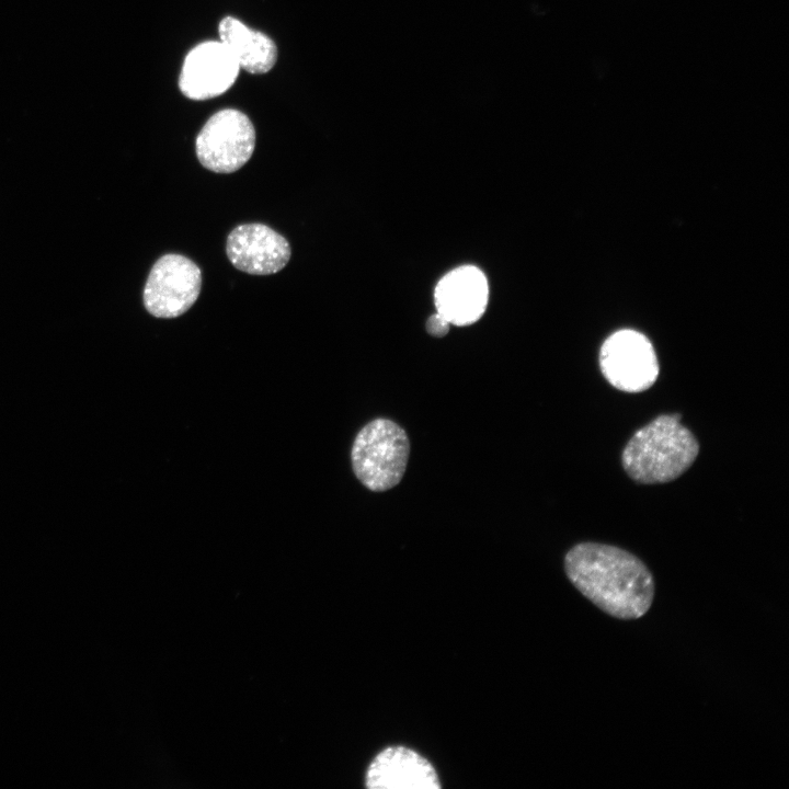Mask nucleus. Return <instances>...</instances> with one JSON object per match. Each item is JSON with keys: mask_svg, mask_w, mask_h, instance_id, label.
<instances>
[{"mask_svg": "<svg viewBox=\"0 0 789 789\" xmlns=\"http://www.w3.org/2000/svg\"><path fill=\"white\" fill-rule=\"evenodd\" d=\"M425 327L428 334L442 338L448 332L449 323L436 312L427 319Z\"/></svg>", "mask_w": 789, "mask_h": 789, "instance_id": "f8f14e48", "label": "nucleus"}, {"mask_svg": "<svg viewBox=\"0 0 789 789\" xmlns=\"http://www.w3.org/2000/svg\"><path fill=\"white\" fill-rule=\"evenodd\" d=\"M365 785L370 789H439L432 764L404 746H389L368 766Z\"/></svg>", "mask_w": 789, "mask_h": 789, "instance_id": "9d476101", "label": "nucleus"}, {"mask_svg": "<svg viewBox=\"0 0 789 789\" xmlns=\"http://www.w3.org/2000/svg\"><path fill=\"white\" fill-rule=\"evenodd\" d=\"M220 42L240 68L250 73L270 71L277 59V47L267 35L251 30L233 16H226L218 27Z\"/></svg>", "mask_w": 789, "mask_h": 789, "instance_id": "9b49d317", "label": "nucleus"}, {"mask_svg": "<svg viewBox=\"0 0 789 789\" xmlns=\"http://www.w3.org/2000/svg\"><path fill=\"white\" fill-rule=\"evenodd\" d=\"M240 67L220 41L196 45L186 55L179 77L181 92L203 101L225 93L236 81Z\"/></svg>", "mask_w": 789, "mask_h": 789, "instance_id": "0eeeda50", "label": "nucleus"}, {"mask_svg": "<svg viewBox=\"0 0 789 789\" xmlns=\"http://www.w3.org/2000/svg\"><path fill=\"white\" fill-rule=\"evenodd\" d=\"M202 288L201 268L188 258L165 254L151 267L144 287L146 310L157 318H175L196 301Z\"/></svg>", "mask_w": 789, "mask_h": 789, "instance_id": "39448f33", "label": "nucleus"}, {"mask_svg": "<svg viewBox=\"0 0 789 789\" xmlns=\"http://www.w3.org/2000/svg\"><path fill=\"white\" fill-rule=\"evenodd\" d=\"M226 252L236 268L252 275L279 272L291 254L288 241L263 224L236 227L227 238Z\"/></svg>", "mask_w": 789, "mask_h": 789, "instance_id": "6e6552de", "label": "nucleus"}, {"mask_svg": "<svg viewBox=\"0 0 789 789\" xmlns=\"http://www.w3.org/2000/svg\"><path fill=\"white\" fill-rule=\"evenodd\" d=\"M699 444L681 424L679 414H663L638 430L624 448L621 461L639 483H665L682 476L696 460Z\"/></svg>", "mask_w": 789, "mask_h": 789, "instance_id": "f03ea898", "label": "nucleus"}, {"mask_svg": "<svg viewBox=\"0 0 789 789\" xmlns=\"http://www.w3.org/2000/svg\"><path fill=\"white\" fill-rule=\"evenodd\" d=\"M599 367L607 381L626 392L649 389L659 376V363L649 339L633 330L608 336L599 352Z\"/></svg>", "mask_w": 789, "mask_h": 789, "instance_id": "423d86ee", "label": "nucleus"}, {"mask_svg": "<svg viewBox=\"0 0 789 789\" xmlns=\"http://www.w3.org/2000/svg\"><path fill=\"white\" fill-rule=\"evenodd\" d=\"M410 454L405 431L388 419L367 423L356 435L352 467L357 479L371 491H387L402 479Z\"/></svg>", "mask_w": 789, "mask_h": 789, "instance_id": "7ed1b4c3", "label": "nucleus"}, {"mask_svg": "<svg viewBox=\"0 0 789 789\" xmlns=\"http://www.w3.org/2000/svg\"><path fill=\"white\" fill-rule=\"evenodd\" d=\"M488 297L484 274L471 265L446 274L434 293L437 313L455 325H468L479 320L487 308Z\"/></svg>", "mask_w": 789, "mask_h": 789, "instance_id": "1a4fd4ad", "label": "nucleus"}, {"mask_svg": "<svg viewBox=\"0 0 789 789\" xmlns=\"http://www.w3.org/2000/svg\"><path fill=\"white\" fill-rule=\"evenodd\" d=\"M255 130L250 118L236 108H224L205 123L195 141L201 164L216 173H232L251 158Z\"/></svg>", "mask_w": 789, "mask_h": 789, "instance_id": "20e7f679", "label": "nucleus"}, {"mask_svg": "<svg viewBox=\"0 0 789 789\" xmlns=\"http://www.w3.org/2000/svg\"><path fill=\"white\" fill-rule=\"evenodd\" d=\"M570 582L588 601L618 619H638L651 607L654 580L634 554L615 546L581 542L564 557Z\"/></svg>", "mask_w": 789, "mask_h": 789, "instance_id": "f257e3e1", "label": "nucleus"}]
</instances>
